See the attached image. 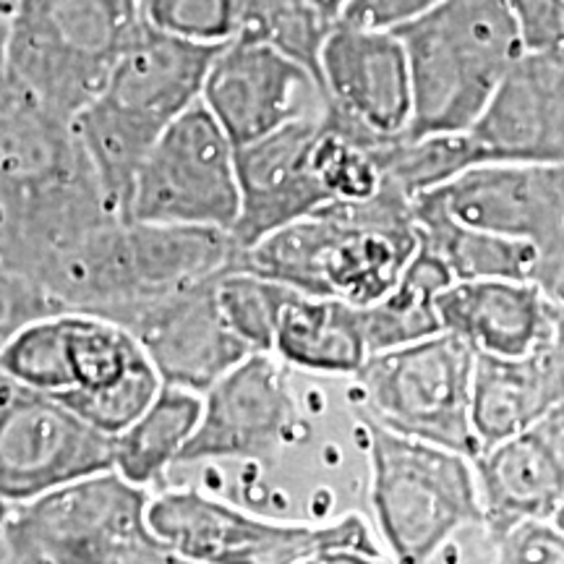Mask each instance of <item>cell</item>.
<instances>
[{"label":"cell","mask_w":564,"mask_h":564,"mask_svg":"<svg viewBox=\"0 0 564 564\" xmlns=\"http://www.w3.org/2000/svg\"><path fill=\"white\" fill-rule=\"evenodd\" d=\"M371 468V507L392 562L436 560L484 525L476 457L398 434L361 413Z\"/></svg>","instance_id":"obj_5"},{"label":"cell","mask_w":564,"mask_h":564,"mask_svg":"<svg viewBox=\"0 0 564 564\" xmlns=\"http://www.w3.org/2000/svg\"><path fill=\"white\" fill-rule=\"evenodd\" d=\"M518 21L528 53H552L564 37V3L562 0H505Z\"/></svg>","instance_id":"obj_33"},{"label":"cell","mask_w":564,"mask_h":564,"mask_svg":"<svg viewBox=\"0 0 564 564\" xmlns=\"http://www.w3.org/2000/svg\"><path fill=\"white\" fill-rule=\"evenodd\" d=\"M335 24L337 19L316 0H236V37L278 47L316 74Z\"/></svg>","instance_id":"obj_26"},{"label":"cell","mask_w":564,"mask_h":564,"mask_svg":"<svg viewBox=\"0 0 564 564\" xmlns=\"http://www.w3.org/2000/svg\"><path fill=\"white\" fill-rule=\"evenodd\" d=\"M152 494L116 468L26 502H3L6 564H175L150 520Z\"/></svg>","instance_id":"obj_4"},{"label":"cell","mask_w":564,"mask_h":564,"mask_svg":"<svg viewBox=\"0 0 564 564\" xmlns=\"http://www.w3.org/2000/svg\"><path fill=\"white\" fill-rule=\"evenodd\" d=\"M291 291L293 288L243 270V267L217 278V301H220L225 319L253 352H272L282 306Z\"/></svg>","instance_id":"obj_28"},{"label":"cell","mask_w":564,"mask_h":564,"mask_svg":"<svg viewBox=\"0 0 564 564\" xmlns=\"http://www.w3.org/2000/svg\"><path fill=\"white\" fill-rule=\"evenodd\" d=\"M324 112L238 147L241 215L232 236L243 249L333 202L314 167Z\"/></svg>","instance_id":"obj_16"},{"label":"cell","mask_w":564,"mask_h":564,"mask_svg":"<svg viewBox=\"0 0 564 564\" xmlns=\"http://www.w3.org/2000/svg\"><path fill=\"white\" fill-rule=\"evenodd\" d=\"M440 3L442 0H348L340 21L366 26V30L400 32L434 11Z\"/></svg>","instance_id":"obj_34"},{"label":"cell","mask_w":564,"mask_h":564,"mask_svg":"<svg viewBox=\"0 0 564 564\" xmlns=\"http://www.w3.org/2000/svg\"><path fill=\"white\" fill-rule=\"evenodd\" d=\"M415 223L421 246L447 267L453 280H535L544 262V253L533 243L457 220L432 194L415 196Z\"/></svg>","instance_id":"obj_22"},{"label":"cell","mask_w":564,"mask_h":564,"mask_svg":"<svg viewBox=\"0 0 564 564\" xmlns=\"http://www.w3.org/2000/svg\"><path fill=\"white\" fill-rule=\"evenodd\" d=\"M154 30L223 45L236 37V0H139Z\"/></svg>","instance_id":"obj_31"},{"label":"cell","mask_w":564,"mask_h":564,"mask_svg":"<svg viewBox=\"0 0 564 564\" xmlns=\"http://www.w3.org/2000/svg\"><path fill=\"white\" fill-rule=\"evenodd\" d=\"M204 394L178 384H162L150 408L116 440V470L129 481L158 484L181 460L199 426Z\"/></svg>","instance_id":"obj_23"},{"label":"cell","mask_w":564,"mask_h":564,"mask_svg":"<svg viewBox=\"0 0 564 564\" xmlns=\"http://www.w3.org/2000/svg\"><path fill=\"white\" fill-rule=\"evenodd\" d=\"M484 499V528L528 518H554L564 505V421L549 411L533 426L476 455Z\"/></svg>","instance_id":"obj_19"},{"label":"cell","mask_w":564,"mask_h":564,"mask_svg":"<svg viewBox=\"0 0 564 564\" xmlns=\"http://www.w3.org/2000/svg\"><path fill=\"white\" fill-rule=\"evenodd\" d=\"M426 194L457 220L533 243L544 259L564 257V165L481 162Z\"/></svg>","instance_id":"obj_14"},{"label":"cell","mask_w":564,"mask_h":564,"mask_svg":"<svg viewBox=\"0 0 564 564\" xmlns=\"http://www.w3.org/2000/svg\"><path fill=\"white\" fill-rule=\"evenodd\" d=\"M202 102L236 147L327 110V95L314 68L278 47L243 37L220 45L204 82Z\"/></svg>","instance_id":"obj_13"},{"label":"cell","mask_w":564,"mask_h":564,"mask_svg":"<svg viewBox=\"0 0 564 564\" xmlns=\"http://www.w3.org/2000/svg\"><path fill=\"white\" fill-rule=\"evenodd\" d=\"M478 352L463 337L436 333L371 352L356 373L366 415L392 432L476 457L474 371Z\"/></svg>","instance_id":"obj_8"},{"label":"cell","mask_w":564,"mask_h":564,"mask_svg":"<svg viewBox=\"0 0 564 564\" xmlns=\"http://www.w3.org/2000/svg\"><path fill=\"white\" fill-rule=\"evenodd\" d=\"M554 520H556V523H560V528L564 531V505H562V510L554 514Z\"/></svg>","instance_id":"obj_38"},{"label":"cell","mask_w":564,"mask_h":564,"mask_svg":"<svg viewBox=\"0 0 564 564\" xmlns=\"http://www.w3.org/2000/svg\"><path fill=\"white\" fill-rule=\"evenodd\" d=\"M413 79V137L465 133L528 53L505 0H442L398 32Z\"/></svg>","instance_id":"obj_3"},{"label":"cell","mask_w":564,"mask_h":564,"mask_svg":"<svg viewBox=\"0 0 564 564\" xmlns=\"http://www.w3.org/2000/svg\"><path fill=\"white\" fill-rule=\"evenodd\" d=\"M220 45L144 24L100 95L74 118L112 207L129 217L133 183L160 133L202 100Z\"/></svg>","instance_id":"obj_2"},{"label":"cell","mask_w":564,"mask_h":564,"mask_svg":"<svg viewBox=\"0 0 564 564\" xmlns=\"http://www.w3.org/2000/svg\"><path fill=\"white\" fill-rule=\"evenodd\" d=\"M371 150L382 167L384 181L403 188L411 199L434 192L468 167L484 162V154L470 131L432 133V137L403 133V137L387 139Z\"/></svg>","instance_id":"obj_25"},{"label":"cell","mask_w":564,"mask_h":564,"mask_svg":"<svg viewBox=\"0 0 564 564\" xmlns=\"http://www.w3.org/2000/svg\"><path fill=\"white\" fill-rule=\"evenodd\" d=\"M535 280L544 285V291L564 308V257L562 259H544L535 272Z\"/></svg>","instance_id":"obj_35"},{"label":"cell","mask_w":564,"mask_h":564,"mask_svg":"<svg viewBox=\"0 0 564 564\" xmlns=\"http://www.w3.org/2000/svg\"><path fill=\"white\" fill-rule=\"evenodd\" d=\"M238 215V147L199 100L154 141L133 183L129 217L232 230Z\"/></svg>","instance_id":"obj_9"},{"label":"cell","mask_w":564,"mask_h":564,"mask_svg":"<svg viewBox=\"0 0 564 564\" xmlns=\"http://www.w3.org/2000/svg\"><path fill=\"white\" fill-rule=\"evenodd\" d=\"M453 282L447 267L432 251L419 246L392 291L371 306L361 308L371 352L400 348V345H411L423 337L444 333L440 295Z\"/></svg>","instance_id":"obj_24"},{"label":"cell","mask_w":564,"mask_h":564,"mask_svg":"<svg viewBox=\"0 0 564 564\" xmlns=\"http://www.w3.org/2000/svg\"><path fill=\"white\" fill-rule=\"evenodd\" d=\"M116 440L55 394L0 373V499L26 502L116 468Z\"/></svg>","instance_id":"obj_10"},{"label":"cell","mask_w":564,"mask_h":564,"mask_svg":"<svg viewBox=\"0 0 564 564\" xmlns=\"http://www.w3.org/2000/svg\"><path fill=\"white\" fill-rule=\"evenodd\" d=\"M562 3H564V0H562ZM562 40H564V37H562Z\"/></svg>","instance_id":"obj_39"},{"label":"cell","mask_w":564,"mask_h":564,"mask_svg":"<svg viewBox=\"0 0 564 564\" xmlns=\"http://www.w3.org/2000/svg\"><path fill=\"white\" fill-rule=\"evenodd\" d=\"M421 246L415 199L384 181L366 199H335L243 249L241 267L293 291L366 308L392 291Z\"/></svg>","instance_id":"obj_1"},{"label":"cell","mask_w":564,"mask_h":564,"mask_svg":"<svg viewBox=\"0 0 564 564\" xmlns=\"http://www.w3.org/2000/svg\"><path fill=\"white\" fill-rule=\"evenodd\" d=\"M319 76L324 121L364 144L411 133L413 79L405 42L398 32L366 30L337 19L322 47Z\"/></svg>","instance_id":"obj_12"},{"label":"cell","mask_w":564,"mask_h":564,"mask_svg":"<svg viewBox=\"0 0 564 564\" xmlns=\"http://www.w3.org/2000/svg\"><path fill=\"white\" fill-rule=\"evenodd\" d=\"M272 352L291 369L356 379L371 356L364 312L329 295L291 291Z\"/></svg>","instance_id":"obj_21"},{"label":"cell","mask_w":564,"mask_h":564,"mask_svg":"<svg viewBox=\"0 0 564 564\" xmlns=\"http://www.w3.org/2000/svg\"><path fill=\"white\" fill-rule=\"evenodd\" d=\"M144 24L139 0H17L0 21V74L76 118L105 89Z\"/></svg>","instance_id":"obj_6"},{"label":"cell","mask_w":564,"mask_h":564,"mask_svg":"<svg viewBox=\"0 0 564 564\" xmlns=\"http://www.w3.org/2000/svg\"><path fill=\"white\" fill-rule=\"evenodd\" d=\"M470 137L484 162L564 165V55L525 53Z\"/></svg>","instance_id":"obj_17"},{"label":"cell","mask_w":564,"mask_h":564,"mask_svg":"<svg viewBox=\"0 0 564 564\" xmlns=\"http://www.w3.org/2000/svg\"><path fill=\"white\" fill-rule=\"evenodd\" d=\"M291 366L259 350L204 392L199 426L178 463H274L306 423L288 377Z\"/></svg>","instance_id":"obj_11"},{"label":"cell","mask_w":564,"mask_h":564,"mask_svg":"<svg viewBox=\"0 0 564 564\" xmlns=\"http://www.w3.org/2000/svg\"><path fill=\"white\" fill-rule=\"evenodd\" d=\"M150 520L160 539L188 564H356L390 560L356 512L322 525L280 523L199 489H173L152 497Z\"/></svg>","instance_id":"obj_7"},{"label":"cell","mask_w":564,"mask_h":564,"mask_svg":"<svg viewBox=\"0 0 564 564\" xmlns=\"http://www.w3.org/2000/svg\"><path fill=\"white\" fill-rule=\"evenodd\" d=\"M314 167L329 196L335 199H366L384 186V173L373 150L364 141L345 137L322 118L314 147Z\"/></svg>","instance_id":"obj_30"},{"label":"cell","mask_w":564,"mask_h":564,"mask_svg":"<svg viewBox=\"0 0 564 564\" xmlns=\"http://www.w3.org/2000/svg\"><path fill=\"white\" fill-rule=\"evenodd\" d=\"M316 3H319L327 13H333L335 19H340L343 9H345V6H348V0H316Z\"/></svg>","instance_id":"obj_36"},{"label":"cell","mask_w":564,"mask_h":564,"mask_svg":"<svg viewBox=\"0 0 564 564\" xmlns=\"http://www.w3.org/2000/svg\"><path fill=\"white\" fill-rule=\"evenodd\" d=\"M13 6H17V0H0V21L9 17V13L13 11Z\"/></svg>","instance_id":"obj_37"},{"label":"cell","mask_w":564,"mask_h":564,"mask_svg":"<svg viewBox=\"0 0 564 564\" xmlns=\"http://www.w3.org/2000/svg\"><path fill=\"white\" fill-rule=\"evenodd\" d=\"M442 327L481 356L523 358L556 335L562 308L539 280H455L440 295Z\"/></svg>","instance_id":"obj_18"},{"label":"cell","mask_w":564,"mask_h":564,"mask_svg":"<svg viewBox=\"0 0 564 564\" xmlns=\"http://www.w3.org/2000/svg\"><path fill=\"white\" fill-rule=\"evenodd\" d=\"M560 329V327H556ZM562 398V352L556 335L523 358H476L474 429L481 449L544 419Z\"/></svg>","instance_id":"obj_20"},{"label":"cell","mask_w":564,"mask_h":564,"mask_svg":"<svg viewBox=\"0 0 564 564\" xmlns=\"http://www.w3.org/2000/svg\"><path fill=\"white\" fill-rule=\"evenodd\" d=\"M123 327L158 366L162 382L202 394L253 352L225 319L217 278L144 303Z\"/></svg>","instance_id":"obj_15"},{"label":"cell","mask_w":564,"mask_h":564,"mask_svg":"<svg viewBox=\"0 0 564 564\" xmlns=\"http://www.w3.org/2000/svg\"><path fill=\"white\" fill-rule=\"evenodd\" d=\"M0 348V373L32 390L58 394L74 387L68 348V314L30 322L6 337Z\"/></svg>","instance_id":"obj_27"},{"label":"cell","mask_w":564,"mask_h":564,"mask_svg":"<svg viewBox=\"0 0 564 564\" xmlns=\"http://www.w3.org/2000/svg\"><path fill=\"white\" fill-rule=\"evenodd\" d=\"M486 560L505 564H564V531L554 518H528L486 531L481 525Z\"/></svg>","instance_id":"obj_32"},{"label":"cell","mask_w":564,"mask_h":564,"mask_svg":"<svg viewBox=\"0 0 564 564\" xmlns=\"http://www.w3.org/2000/svg\"><path fill=\"white\" fill-rule=\"evenodd\" d=\"M162 384L165 382H162L158 366L152 364L150 356H144L129 373H123L121 379L102 387V390L68 392L61 394L58 400L74 408L82 419L95 423L97 429L118 436L150 408Z\"/></svg>","instance_id":"obj_29"}]
</instances>
